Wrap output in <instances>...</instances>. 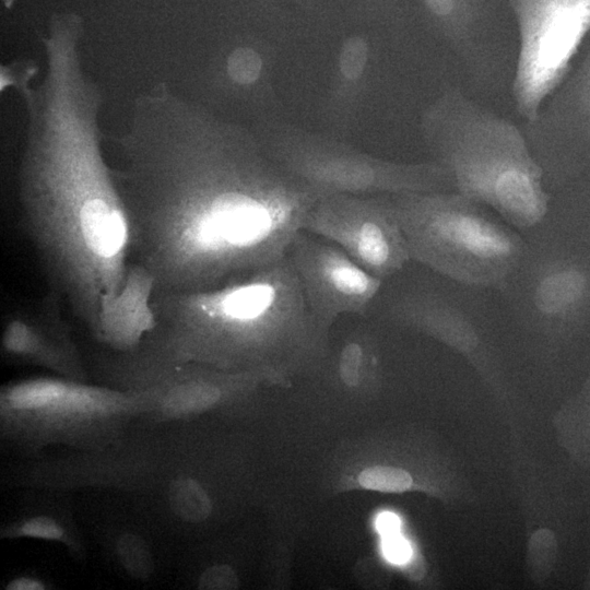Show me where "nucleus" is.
I'll use <instances>...</instances> for the list:
<instances>
[{
  "mask_svg": "<svg viewBox=\"0 0 590 590\" xmlns=\"http://www.w3.org/2000/svg\"><path fill=\"white\" fill-rule=\"evenodd\" d=\"M152 306L156 327L138 347L96 354L95 369L108 386L148 388L187 364L238 371L272 357L299 361L320 351L328 334L288 255L214 288L155 291Z\"/></svg>",
  "mask_w": 590,
  "mask_h": 590,
  "instance_id": "f257e3e1",
  "label": "nucleus"
},
{
  "mask_svg": "<svg viewBox=\"0 0 590 590\" xmlns=\"http://www.w3.org/2000/svg\"><path fill=\"white\" fill-rule=\"evenodd\" d=\"M425 128L455 191L492 209L520 233L545 222L551 192L521 127L451 86L428 111Z\"/></svg>",
  "mask_w": 590,
  "mask_h": 590,
  "instance_id": "f03ea898",
  "label": "nucleus"
},
{
  "mask_svg": "<svg viewBox=\"0 0 590 590\" xmlns=\"http://www.w3.org/2000/svg\"><path fill=\"white\" fill-rule=\"evenodd\" d=\"M153 386L121 389L64 377H32L0 388L2 444L30 458L49 446L99 451L121 441L148 415Z\"/></svg>",
  "mask_w": 590,
  "mask_h": 590,
  "instance_id": "7ed1b4c3",
  "label": "nucleus"
},
{
  "mask_svg": "<svg viewBox=\"0 0 590 590\" xmlns=\"http://www.w3.org/2000/svg\"><path fill=\"white\" fill-rule=\"evenodd\" d=\"M411 260L442 279L502 291L527 239L457 191L403 193L392 201Z\"/></svg>",
  "mask_w": 590,
  "mask_h": 590,
  "instance_id": "20e7f679",
  "label": "nucleus"
},
{
  "mask_svg": "<svg viewBox=\"0 0 590 590\" xmlns=\"http://www.w3.org/2000/svg\"><path fill=\"white\" fill-rule=\"evenodd\" d=\"M500 291L515 317L541 334L566 337L590 323L589 238L545 223Z\"/></svg>",
  "mask_w": 590,
  "mask_h": 590,
  "instance_id": "39448f33",
  "label": "nucleus"
},
{
  "mask_svg": "<svg viewBox=\"0 0 590 590\" xmlns=\"http://www.w3.org/2000/svg\"><path fill=\"white\" fill-rule=\"evenodd\" d=\"M518 31L516 109L531 120L570 72L590 33V0H508Z\"/></svg>",
  "mask_w": 590,
  "mask_h": 590,
  "instance_id": "423d86ee",
  "label": "nucleus"
},
{
  "mask_svg": "<svg viewBox=\"0 0 590 590\" xmlns=\"http://www.w3.org/2000/svg\"><path fill=\"white\" fill-rule=\"evenodd\" d=\"M521 128L550 192L590 172V45L577 68Z\"/></svg>",
  "mask_w": 590,
  "mask_h": 590,
  "instance_id": "0eeeda50",
  "label": "nucleus"
},
{
  "mask_svg": "<svg viewBox=\"0 0 590 590\" xmlns=\"http://www.w3.org/2000/svg\"><path fill=\"white\" fill-rule=\"evenodd\" d=\"M304 229L335 243L382 281L411 261L393 202L328 199L312 205Z\"/></svg>",
  "mask_w": 590,
  "mask_h": 590,
  "instance_id": "6e6552de",
  "label": "nucleus"
},
{
  "mask_svg": "<svg viewBox=\"0 0 590 590\" xmlns=\"http://www.w3.org/2000/svg\"><path fill=\"white\" fill-rule=\"evenodd\" d=\"M287 255L307 305L326 332L343 315H365L381 290L382 280L305 229L295 235Z\"/></svg>",
  "mask_w": 590,
  "mask_h": 590,
  "instance_id": "1a4fd4ad",
  "label": "nucleus"
},
{
  "mask_svg": "<svg viewBox=\"0 0 590 590\" xmlns=\"http://www.w3.org/2000/svg\"><path fill=\"white\" fill-rule=\"evenodd\" d=\"M62 295L55 288L37 302L3 319L1 358L12 365L35 366L57 376L88 381L83 355L62 314Z\"/></svg>",
  "mask_w": 590,
  "mask_h": 590,
  "instance_id": "9d476101",
  "label": "nucleus"
},
{
  "mask_svg": "<svg viewBox=\"0 0 590 590\" xmlns=\"http://www.w3.org/2000/svg\"><path fill=\"white\" fill-rule=\"evenodd\" d=\"M387 315L471 359H483L485 321L452 287L423 283L403 288L387 304Z\"/></svg>",
  "mask_w": 590,
  "mask_h": 590,
  "instance_id": "9b49d317",
  "label": "nucleus"
},
{
  "mask_svg": "<svg viewBox=\"0 0 590 590\" xmlns=\"http://www.w3.org/2000/svg\"><path fill=\"white\" fill-rule=\"evenodd\" d=\"M271 374V368L232 371L194 364L174 367L152 385L156 392L154 406L142 420L150 424L189 420L247 391Z\"/></svg>",
  "mask_w": 590,
  "mask_h": 590,
  "instance_id": "f8f14e48",
  "label": "nucleus"
},
{
  "mask_svg": "<svg viewBox=\"0 0 590 590\" xmlns=\"http://www.w3.org/2000/svg\"><path fill=\"white\" fill-rule=\"evenodd\" d=\"M156 288L154 274L144 266L129 262L123 284L114 297H103L95 340L104 350L127 353L156 327L152 306Z\"/></svg>",
  "mask_w": 590,
  "mask_h": 590,
  "instance_id": "ddd939ff",
  "label": "nucleus"
},
{
  "mask_svg": "<svg viewBox=\"0 0 590 590\" xmlns=\"http://www.w3.org/2000/svg\"><path fill=\"white\" fill-rule=\"evenodd\" d=\"M420 1L452 51L470 70L480 71L486 67L482 38L488 16V0Z\"/></svg>",
  "mask_w": 590,
  "mask_h": 590,
  "instance_id": "4468645a",
  "label": "nucleus"
},
{
  "mask_svg": "<svg viewBox=\"0 0 590 590\" xmlns=\"http://www.w3.org/2000/svg\"><path fill=\"white\" fill-rule=\"evenodd\" d=\"M0 538L59 543L75 559H83L85 555L84 544L72 519L58 511L32 512L7 522L1 526Z\"/></svg>",
  "mask_w": 590,
  "mask_h": 590,
  "instance_id": "2eb2a0df",
  "label": "nucleus"
},
{
  "mask_svg": "<svg viewBox=\"0 0 590 590\" xmlns=\"http://www.w3.org/2000/svg\"><path fill=\"white\" fill-rule=\"evenodd\" d=\"M153 495H162V502L170 517L174 516L185 523H202L213 511V503L206 489L192 476L174 477Z\"/></svg>",
  "mask_w": 590,
  "mask_h": 590,
  "instance_id": "dca6fc26",
  "label": "nucleus"
},
{
  "mask_svg": "<svg viewBox=\"0 0 590 590\" xmlns=\"http://www.w3.org/2000/svg\"><path fill=\"white\" fill-rule=\"evenodd\" d=\"M377 366L376 355L366 340L351 339L342 347L338 358V377L347 389H358L371 377Z\"/></svg>",
  "mask_w": 590,
  "mask_h": 590,
  "instance_id": "f3484780",
  "label": "nucleus"
},
{
  "mask_svg": "<svg viewBox=\"0 0 590 590\" xmlns=\"http://www.w3.org/2000/svg\"><path fill=\"white\" fill-rule=\"evenodd\" d=\"M118 562L126 573L138 580L153 575L154 559L146 540L138 533L125 532L116 541Z\"/></svg>",
  "mask_w": 590,
  "mask_h": 590,
  "instance_id": "a211bd4d",
  "label": "nucleus"
},
{
  "mask_svg": "<svg viewBox=\"0 0 590 590\" xmlns=\"http://www.w3.org/2000/svg\"><path fill=\"white\" fill-rule=\"evenodd\" d=\"M556 539L551 530L539 529L530 536L527 562L535 582H543L551 573L556 558Z\"/></svg>",
  "mask_w": 590,
  "mask_h": 590,
  "instance_id": "6ab92c4d",
  "label": "nucleus"
},
{
  "mask_svg": "<svg viewBox=\"0 0 590 590\" xmlns=\"http://www.w3.org/2000/svg\"><path fill=\"white\" fill-rule=\"evenodd\" d=\"M358 483L368 489L400 493L411 487L412 477L400 468L374 465L361 472Z\"/></svg>",
  "mask_w": 590,
  "mask_h": 590,
  "instance_id": "aec40b11",
  "label": "nucleus"
},
{
  "mask_svg": "<svg viewBox=\"0 0 590 590\" xmlns=\"http://www.w3.org/2000/svg\"><path fill=\"white\" fill-rule=\"evenodd\" d=\"M260 56L251 48H237L228 57L227 69L231 78L240 84L255 82L261 71Z\"/></svg>",
  "mask_w": 590,
  "mask_h": 590,
  "instance_id": "412c9836",
  "label": "nucleus"
},
{
  "mask_svg": "<svg viewBox=\"0 0 590 590\" xmlns=\"http://www.w3.org/2000/svg\"><path fill=\"white\" fill-rule=\"evenodd\" d=\"M368 58V46L364 38L354 36L345 40L340 52V69L345 78L355 80L363 73Z\"/></svg>",
  "mask_w": 590,
  "mask_h": 590,
  "instance_id": "4be33fe9",
  "label": "nucleus"
},
{
  "mask_svg": "<svg viewBox=\"0 0 590 590\" xmlns=\"http://www.w3.org/2000/svg\"><path fill=\"white\" fill-rule=\"evenodd\" d=\"M239 580L228 565H215L206 568L199 578V589H237Z\"/></svg>",
  "mask_w": 590,
  "mask_h": 590,
  "instance_id": "5701e85b",
  "label": "nucleus"
},
{
  "mask_svg": "<svg viewBox=\"0 0 590 590\" xmlns=\"http://www.w3.org/2000/svg\"><path fill=\"white\" fill-rule=\"evenodd\" d=\"M382 551L388 560L399 565H402L413 552L408 541L400 534L384 538Z\"/></svg>",
  "mask_w": 590,
  "mask_h": 590,
  "instance_id": "b1692460",
  "label": "nucleus"
},
{
  "mask_svg": "<svg viewBox=\"0 0 590 590\" xmlns=\"http://www.w3.org/2000/svg\"><path fill=\"white\" fill-rule=\"evenodd\" d=\"M48 588L49 585L47 581L32 575L13 577L4 586L5 590H45Z\"/></svg>",
  "mask_w": 590,
  "mask_h": 590,
  "instance_id": "393cba45",
  "label": "nucleus"
},
{
  "mask_svg": "<svg viewBox=\"0 0 590 590\" xmlns=\"http://www.w3.org/2000/svg\"><path fill=\"white\" fill-rule=\"evenodd\" d=\"M376 528L382 538L399 534L400 519L392 512H382L376 519Z\"/></svg>",
  "mask_w": 590,
  "mask_h": 590,
  "instance_id": "a878e982",
  "label": "nucleus"
},
{
  "mask_svg": "<svg viewBox=\"0 0 590 590\" xmlns=\"http://www.w3.org/2000/svg\"><path fill=\"white\" fill-rule=\"evenodd\" d=\"M404 574L412 580H420L425 575V563L421 554L412 552L402 564Z\"/></svg>",
  "mask_w": 590,
  "mask_h": 590,
  "instance_id": "bb28decb",
  "label": "nucleus"
},
{
  "mask_svg": "<svg viewBox=\"0 0 590 590\" xmlns=\"http://www.w3.org/2000/svg\"><path fill=\"white\" fill-rule=\"evenodd\" d=\"M576 228V232L581 236H586L590 238V194L585 203V208L582 210V217L580 220V224Z\"/></svg>",
  "mask_w": 590,
  "mask_h": 590,
  "instance_id": "cd10ccee",
  "label": "nucleus"
}]
</instances>
